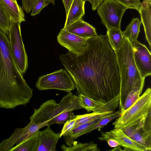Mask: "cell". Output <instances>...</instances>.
Wrapping results in <instances>:
<instances>
[{"instance_id":"6da1fadb","label":"cell","mask_w":151,"mask_h":151,"mask_svg":"<svg viewBox=\"0 0 151 151\" xmlns=\"http://www.w3.org/2000/svg\"><path fill=\"white\" fill-rule=\"evenodd\" d=\"M88 42L80 54L68 52L59 58L74 82L76 93L105 103L120 93L116 53L107 34L88 38Z\"/></svg>"},{"instance_id":"7a4b0ae2","label":"cell","mask_w":151,"mask_h":151,"mask_svg":"<svg viewBox=\"0 0 151 151\" xmlns=\"http://www.w3.org/2000/svg\"><path fill=\"white\" fill-rule=\"evenodd\" d=\"M33 91L14 62L8 37L0 29V108L14 109L26 105Z\"/></svg>"},{"instance_id":"3957f363","label":"cell","mask_w":151,"mask_h":151,"mask_svg":"<svg viewBox=\"0 0 151 151\" xmlns=\"http://www.w3.org/2000/svg\"><path fill=\"white\" fill-rule=\"evenodd\" d=\"M121 76L119 110L127 96L132 89L142 91L145 78L142 77L136 65L131 43L124 36L120 47L115 51Z\"/></svg>"},{"instance_id":"277c9868","label":"cell","mask_w":151,"mask_h":151,"mask_svg":"<svg viewBox=\"0 0 151 151\" xmlns=\"http://www.w3.org/2000/svg\"><path fill=\"white\" fill-rule=\"evenodd\" d=\"M82 109L78 96L70 92L63 97L58 103L53 99L42 103L39 108L35 109L29 119L36 124L47 122L48 126H50L54 124L55 120L61 113Z\"/></svg>"},{"instance_id":"5b68a950","label":"cell","mask_w":151,"mask_h":151,"mask_svg":"<svg viewBox=\"0 0 151 151\" xmlns=\"http://www.w3.org/2000/svg\"><path fill=\"white\" fill-rule=\"evenodd\" d=\"M151 89L147 88L129 108L113 123L114 128H126L145 124L151 121Z\"/></svg>"},{"instance_id":"8992f818","label":"cell","mask_w":151,"mask_h":151,"mask_svg":"<svg viewBox=\"0 0 151 151\" xmlns=\"http://www.w3.org/2000/svg\"><path fill=\"white\" fill-rule=\"evenodd\" d=\"M21 23L11 22L9 32V45L11 55L17 67L22 74L24 73L28 67V57L22 41Z\"/></svg>"},{"instance_id":"52a82bcc","label":"cell","mask_w":151,"mask_h":151,"mask_svg":"<svg viewBox=\"0 0 151 151\" xmlns=\"http://www.w3.org/2000/svg\"><path fill=\"white\" fill-rule=\"evenodd\" d=\"M35 86L40 91L53 89L68 93L75 88L70 76L66 70L62 69L40 77Z\"/></svg>"},{"instance_id":"ba28073f","label":"cell","mask_w":151,"mask_h":151,"mask_svg":"<svg viewBox=\"0 0 151 151\" xmlns=\"http://www.w3.org/2000/svg\"><path fill=\"white\" fill-rule=\"evenodd\" d=\"M127 9L116 0H105L96 9L102 23L107 29H121V20Z\"/></svg>"},{"instance_id":"9c48e42d","label":"cell","mask_w":151,"mask_h":151,"mask_svg":"<svg viewBox=\"0 0 151 151\" xmlns=\"http://www.w3.org/2000/svg\"><path fill=\"white\" fill-rule=\"evenodd\" d=\"M48 126V122L36 124L30 121L24 128H17L8 139L0 143V151H9L14 146L17 145L29 138L42 127Z\"/></svg>"},{"instance_id":"30bf717a","label":"cell","mask_w":151,"mask_h":151,"mask_svg":"<svg viewBox=\"0 0 151 151\" xmlns=\"http://www.w3.org/2000/svg\"><path fill=\"white\" fill-rule=\"evenodd\" d=\"M131 43L136 65L141 76L145 78L151 74L150 52L145 45L137 40Z\"/></svg>"},{"instance_id":"8fae6325","label":"cell","mask_w":151,"mask_h":151,"mask_svg":"<svg viewBox=\"0 0 151 151\" xmlns=\"http://www.w3.org/2000/svg\"><path fill=\"white\" fill-rule=\"evenodd\" d=\"M57 40L60 44L69 52L77 55L81 54L88 44V39L81 37L63 28L60 30Z\"/></svg>"},{"instance_id":"7c38bea8","label":"cell","mask_w":151,"mask_h":151,"mask_svg":"<svg viewBox=\"0 0 151 151\" xmlns=\"http://www.w3.org/2000/svg\"><path fill=\"white\" fill-rule=\"evenodd\" d=\"M98 137L101 141L113 139L116 141L120 145L123 147L124 151H147L143 146L133 140L127 136L122 129L117 128L105 132H102Z\"/></svg>"},{"instance_id":"4fadbf2b","label":"cell","mask_w":151,"mask_h":151,"mask_svg":"<svg viewBox=\"0 0 151 151\" xmlns=\"http://www.w3.org/2000/svg\"><path fill=\"white\" fill-rule=\"evenodd\" d=\"M129 137L144 146L147 151L151 150V127H140L135 126L122 129Z\"/></svg>"},{"instance_id":"5bb4252c","label":"cell","mask_w":151,"mask_h":151,"mask_svg":"<svg viewBox=\"0 0 151 151\" xmlns=\"http://www.w3.org/2000/svg\"><path fill=\"white\" fill-rule=\"evenodd\" d=\"M60 132L56 133L50 126L42 131L39 130V145L37 151H55L57 143L61 137Z\"/></svg>"},{"instance_id":"9a60e30c","label":"cell","mask_w":151,"mask_h":151,"mask_svg":"<svg viewBox=\"0 0 151 151\" xmlns=\"http://www.w3.org/2000/svg\"><path fill=\"white\" fill-rule=\"evenodd\" d=\"M140 16L146 39L151 47V0H143L138 10Z\"/></svg>"},{"instance_id":"2e32d148","label":"cell","mask_w":151,"mask_h":151,"mask_svg":"<svg viewBox=\"0 0 151 151\" xmlns=\"http://www.w3.org/2000/svg\"><path fill=\"white\" fill-rule=\"evenodd\" d=\"M65 29L71 33L86 39L98 36L95 28L83 21L82 18L72 24Z\"/></svg>"},{"instance_id":"e0dca14e","label":"cell","mask_w":151,"mask_h":151,"mask_svg":"<svg viewBox=\"0 0 151 151\" xmlns=\"http://www.w3.org/2000/svg\"><path fill=\"white\" fill-rule=\"evenodd\" d=\"M0 5L8 15L11 22L21 23L25 21L22 8L13 0H0Z\"/></svg>"},{"instance_id":"ac0fdd59","label":"cell","mask_w":151,"mask_h":151,"mask_svg":"<svg viewBox=\"0 0 151 151\" xmlns=\"http://www.w3.org/2000/svg\"><path fill=\"white\" fill-rule=\"evenodd\" d=\"M85 2L83 0H73L66 16L63 29H66L72 24L82 18L85 14Z\"/></svg>"},{"instance_id":"d6986e66","label":"cell","mask_w":151,"mask_h":151,"mask_svg":"<svg viewBox=\"0 0 151 151\" xmlns=\"http://www.w3.org/2000/svg\"><path fill=\"white\" fill-rule=\"evenodd\" d=\"M101 118L80 125L74 128L68 135L64 136L65 141L68 146H71L76 139L83 134L90 132L89 130L91 127Z\"/></svg>"},{"instance_id":"ffe728a7","label":"cell","mask_w":151,"mask_h":151,"mask_svg":"<svg viewBox=\"0 0 151 151\" xmlns=\"http://www.w3.org/2000/svg\"><path fill=\"white\" fill-rule=\"evenodd\" d=\"M39 130L28 139L14 146L9 151H37L39 145Z\"/></svg>"},{"instance_id":"44dd1931","label":"cell","mask_w":151,"mask_h":151,"mask_svg":"<svg viewBox=\"0 0 151 151\" xmlns=\"http://www.w3.org/2000/svg\"><path fill=\"white\" fill-rule=\"evenodd\" d=\"M141 24L138 18H133L126 30L122 32L123 36L127 37L130 42L137 40Z\"/></svg>"},{"instance_id":"7402d4cb","label":"cell","mask_w":151,"mask_h":151,"mask_svg":"<svg viewBox=\"0 0 151 151\" xmlns=\"http://www.w3.org/2000/svg\"><path fill=\"white\" fill-rule=\"evenodd\" d=\"M61 148L64 151H99L97 145L93 142L88 143H81L74 141L72 145L67 147L63 144Z\"/></svg>"},{"instance_id":"603a6c76","label":"cell","mask_w":151,"mask_h":151,"mask_svg":"<svg viewBox=\"0 0 151 151\" xmlns=\"http://www.w3.org/2000/svg\"><path fill=\"white\" fill-rule=\"evenodd\" d=\"M106 34L110 44L115 51L121 46L124 39L121 29L111 28L107 30Z\"/></svg>"},{"instance_id":"cb8c5ba5","label":"cell","mask_w":151,"mask_h":151,"mask_svg":"<svg viewBox=\"0 0 151 151\" xmlns=\"http://www.w3.org/2000/svg\"><path fill=\"white\" fill-rule=\"evenodd\" d=\"M111 112L103 113L93 112L90 114L80 115H76V122L74 128L81 124L88 123L96 119L102 118L112 113Z\"/></svg>"},{"instance_id":"d4e9b609","label":"cell","mask_w":151,"mask_h":151,"mask_svg":"<svg viewBox=\"0 0 151 151\" xmlns=\"http://www.w3.org/2000/svg\"><path fill=\"white\" fill-rule=\"evenodd\" d=\"M78 96L80 105L83 109H85L88 112L91 111L94 112L105 103L83 95H79Z\"/></svg>"},{"instance_id":"484cf974","label":"cell","mask_w":151,"mask_h":151,"mask_svg":"<svg viewBox=\"0 0 151 151\" xmlns=\"http://www.w3.org/2000/svg\"><path fill=\"white\" fill-rule=\"evenodd\" d=\"M119 100L120 95L119 94L113 99L99 107L94 112L103 113L111 112L113 113L119 106Z\"/></svg>"},{"instance_id":"4316f807","label":"cell","mask_w":151,"mask_h":151,"mask_svg":"<svg viewBox=\"0 0 151 151\" xmlns=\"http://www.w3.org/2000/svg\"><path fill=\"white\" fill-rule=\"evenodd\" d=\"M120 115V111L119 110L118 111L113 112L103 117L91 127L89 130V132H90L96 129L104 127L112 120L119 117Z\"/></svg>"},{"instance_id":"83f0119b","label":"cell","mask_w":151,"mask_h":151,"mask_svg":"<svg viewBox=\"0 0 151 151\" xmlns=\"http://www.w3.org/2000/svg\"><path fill=\"white\" fill-rule=\"evenodd\" d=\"M10 24L11 21L9 17L0 5V29L8 35Z\"/></svg>"},{"instance_id":"f1b7e54d","label":"cell","mask_w":151,"mask_h":151,"mask_svg":"<svg viewBox=\"0 0 151 151\" xmlns=\"http://www.w3.org/2000/svg\"><path fill=\"white\" fill-rule=\"evenodd\" d=\"M50 3L47 0H37L32 9L31 15L35 16L39 14L42 10Z\"/></svg>"},{"instance_id":"f546056e","label":"cell","mask_w":151,"mask_h":151,"mask_svg":"<svg viewBox=\"0 0 151 151\" xmlns=\"http://www.w3.org/2000/svg\"><path fill=\"white\" fill-rule=\"evenodd\" d=\"M76 121L75 118L70 119L64 124V126L60 132L61 137L67 135L74 128Z\"/></svg>"},{"instance_id":"4dcf8cb0","label":"cell","mask_w":151,"mask_h":151,"mask_svg":"<svg viewBox=\"0 0 151 151\" xmlns=\"http://www.w3.org/2000/svg\"><path fill=\"white\" fill-rule=\"evenodd\" d=\"M37 0H22V9L27 13H30ZM50 3L55 5V0H47Z\"/></svg>"},{"instance_id":"1f68e13d","label":"cell","mask_w":151,"mask_h":151,"mask_svg":"<svg viewBox=\"0 0 151 151\" xmlns=\"http://www.w3.org/2000/svg\"><path fill=\"white\" fill-rule=\"evenodd\" d=\"M128 9L138 10L141 4L140 0H116Z\"/></svg>"},{"instance_id":"d6a6232c","label":"cell","mask_w":151,"mask_h":151,"mask_svg":"<svg viewBox=\"0 0 151 151\" xmlns=\"http://www.w3.org/2000/svg\"><path fill=\"white\" fill-rule=\"evenodd\" d=\"M73 0H62L65 9L66 16L67 15Z\"/></svg>"},{"instance_id":"836d02e7","label":"cell","mask_w":151,"mask_h":151,"mask_svg":"<svg viewBox=\"0 0 151 151\" xmlns=\"http://www.w3.org/2000/svg\"><path fill=\"white\" fill-rule=\"evenodd\" d=\"M105 0H91V3L93 10H95L100 4Z\"/></svg>"},{"instance_id":"e575fe53","label":"cell","mask_w":151,"mask_h":151,"mask_svg":"<svg viewBox=\"0 0 151 151\" xmlns=\"http://www.w3.org/2000/svg\"><path fill=\"white\" fill-rule=\"evenodd\" d=\"M106 141L109 146L111 147H114L120 145L119 143L114 139H108Z\"/></svg>"},{"instance_id":"d590c367","label":"cell","mask_w":151,"mask_h":151,"mask_svg":"<svg viewBox=\"0 0 151 151\" xmlns=\"http://www.w3.org/2000/svg\"><path fill=\"white\" fill-rule=\"evenodd\" d=\"M83 1L86 2V1L89 2L90 3L91 2V0H83Z\"/></svg>"},{"instance_id":"8d00e7d4","label":"cell","mask_w":151,"mask_h":151,"mask_svg":"<svg viewBox=\"0 0 151 151\" xmlns=\"http://www.w3.org/2000/svg\"><path fill=\"white\" fill-rule=\"evenodd\" d=\"M15 2H17V0H13Z\"/></svg>"}]
</instances>
